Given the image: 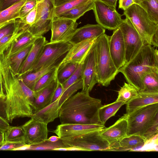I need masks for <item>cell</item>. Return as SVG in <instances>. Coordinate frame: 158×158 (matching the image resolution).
I'll return each mask as SVG.
<instances>
[{"mask_svg":"<svg viewBox=\"0 0 158 158\" xmlns=\"http://www.w3.org/2000/svg\"><path fill=\"white\" fill-rule=\"evenodd\" d=\"M0 70L6 96L5 119L11 123L17 118H31L34 92L24 83L21 76L13 73L5 56L0 58Z\"/></svg>","mask_w":158,"mask_h":158,"instance_id":"6da1fadb","label":"cell"},{"mask_svg":"<svg viewBox=\"0 0 158 158\" xmlns=\"http://www.w3.org/2000/svg\"><path fill=\"white\" fill-rule=\"evenodd\" d=\"M102 105L101 100L92 97L89 93L81 91L62 104L58 117L61 124L102 125L98 116L99 109Z\"/></svg>","mask_w":158,"mask_h":158,"instance_id":"7a4b0ae2","label":"cell"},{"mask_svg":"<svg viewBox=\"0 0 158 158\" xmlns=\"http://www.w3.org/2000/svg\"><path fill=\"white\" fill-rule=\"evenodd\" d=\"M128 83L140 92L144 89L143 77L147 74L158 71V52L157 48L145 44L136 55L119 69Z\"/></svg>","mask_w":158,"mask_h":158,"instance_id":"3957f363","label":"cell"},{"mask_svg":"<svg viewBox=\"0 0 158 158\" xmlns=\"http://www.w3.org/2000/svg\"><path fill=\"white\" fill-rule=\"evenodd\" d=\"M127 114V136L139 135L145 140L146 144L158 137V103L141 107Z\"/></svg>","mask_w":158,"mask_h":158,"instance_id":"277c9868","label":"cell"},{"mask_svg":"<svg viewBox=\"0 0 158 158\" xmlns=\"http://www.w3.org/2000/svg\"><path fill=\"white\" fill-rule=\"evenodd\" d=\"M109 36L104 33L98 38L94 43L98 83L108 86L119 73L110 54Z\"/></svg>","mask_w":158,"mask_h":158,"instance_id":"5b68a950","label":"cell"},{"mask_svg":"<svg viewBox=\"0 0 158 158\" xmlns=\"http://www.w3.org/2000/svg\"><path fill=\"white\" fill-rule=\"evenodd\" d=\"M123 15L129 19L146 43L152 45L153 37L158 31V24L150 19L145 10L135 3L124 10Z\"/></svg>","mask_w":158,"mask_h":158,"instance_id":"8992f818","label":"cell"},{"mask_svg":"<svg viewBox=\"0 0 158 158\" xmlns=\"http://www.w3.org/2000/svg\"><path fill=\"white\" fill-rule=\"evenodd\" d=\"M100 130L61 139L66 147H75L82 151H108L110 145L100 134Z\"/></svg>","mask_w":158,"mask_h":158,"instance_id":"52a82bcc","label":"cell"},{"mask_svg":"<svg viewBox=\"0 0 158 158\" xmlns=\"http://www.w3.org/2000/svg\"><path fill=\"white\" fill-rule=\"evenodd\" d=\"M118 28L123 39L126 63L136 55L146 43L127 17L123 19Z\"/></svg>","mask_w":158,"mask_h":158,"instance_id":"ba28073f","label":"cell"},{"mask_svg":"<svg viewBox=\"0 0 158 158\" xmlns=\"http://www.w3.org/2000/svg\"><path fill=\"white\" fill-rule=\"evenodd\" d=\"M92 10L96 22L105 29L114 30L123 20L115 8L99 1L94 0Z\"/></svg>","mask_w":158,"mask_h":158,"instance_id":"9c48e42d","label":"cell"},{"mask_svg":"<svg viewBox=\"0 0 158 158\" xmlns=\"http://www.w3.org/2000/svg\"><path fill=\"white\" fill-rule=\"evenodd\" d=\"M72 45L69 42H48L37 60L28 72L38 70L55 61L66 54Z\"/></svg>","mask_w":158,"mask_h":158,"instance_id":"30bf717a","label":"cell"},{"mask_svg":"<svg viewBox=\"0 0 158 158\" xmlns=\"http://www.w3.org/2000/svg\"><path fill=\"white\" fill-rule=\"evenodd\" d=\"M78 24L72 20L53 18L51 30V43L69 42L77 29Z\"/></svg>","mask_w":158,"mask_h":158,"instance_id":"8fae6325","label":"cell"},{"mask_svg":"<svg viewBox=\"0 0 158 158\" xmlns=\"http://www.w3.org/2000/svg\"><path fill=\"white\" fill-rule=\"evenodd\" d=\"M47 124L31 117L22 125L26 145H34L42 143L48 139Z\"/></svg>","mask_w":158,"mask_h":158,"instance_id":"7c38bea8","label":"cell"},{"mask_svg":"<svg viewBox=\"0 0 158 158\" xmlns=\"http://www.w3.org/2000/svg\"><path fill=\"white\" fill-rule=\"evenodd\" d=\"M82 79V91L89 93L94 85L98 83L96 62L94 44L86 55L84 62Z\"/></svg>","mask_w":158,"mask_h":158,"instance_id":"4fadbf2b","label":"cell"},{"mask_svg":"<svg viewBox=\"0 0 158 158\" xmlns=\"http://www.w3.org/2000/svg\"><path fill=\"white\" fill-rule=\"evenodd\" d=\"M54 7L53 0H44L37 4L36 21L33 24L36 31L46 32L51 30Z\"/></svg>","mask_w":158,"mask_h":158,"instance_id":"5bb4252c","label":"cell"},{"mask_svg":"<svg viewBox=\"0 0 158 158\" xmlns=\"http://www.w3.org/2000/svg\"><path fill=\"white\" fill-rule=\"evenodd\" d=\"M109 49L116 68L118 69L126 64L125 48L121 31L119 28L114 30L109 37Z\"/></svg>","mask_w":158,"mask_h":158,"instance_id":"9a60e30c","label":"cell"},{"mask_svg":"<svg viewBox=\"0 0 158 158\" xmlns=\"http://www.w3.org/2000/svg\"><path fill=\"white\" fill-rule=\"evenodd\" d=\"M104 125L82 124H61L53 131L60 139L73 137L93 131L101 130Z\"/></svg>","mask_w":158,"mask_h":158,"instance_id":"2e32d148","label":"cell"},{"mask_svg":"<svg viewBox=\"0 0 158 158\" xmlns=\"http://www.w3.org/2000/svg\"><path fill=\"white\" fill-rule=\"evenodd\" d=\"M127 114H125L113 125L101 129L100 134L110 146L127 136Z\"/></svg>","mask_w":158,"mask_h":158,"instance_id":"e0dca14e","label":"cell"},{"mask_svg":"<svg viewBox=\"0 0 158 158\" xmlns=\"http://www.w3.org/2000/svg\"><path fill=\"white\" fill-rule=\"evenodd\" d=\"M97 39L88 40L73 44L60 64L69 62L80 63L85 58Z\"/></svg>","mask_w":158,"mask_h":158,"instance_id":"ac0fdd59","label":"cell"},{"mask_svg":"<svg viewBox=\"0 0 158 158\" xmlns=\"http://www.w3.org/2000/svg\"><path fill=\"white\" fill-rule=\"evenodd\" d=\"M48 42L43 36L36 39L20 69L19 75L21 76L30 70L37 60L45 45Z\"/></svg>","mask_w":158,"mask_h":158,"instance_id":"d6986e66","label":"cell"},{"mask_svg":"<svg viewBox=\"0 0 158 158\" xmlns=\"http://www.w3.org/2000/svg\"><path fill=\"white\" fill-rule=\"evenodd\" d=\"M105 32V29L98 24H87L77 28L69 42L73 45L85 40L97 39Z\"/></svg>","mask_w":158,"mask_h":158,"instance_id":"ffe728a7","label":"cell"},{"mask_svg":"<svg viewBox=\"0 0 158 158\" xmlns=\"http://www.w3.org/2000/svg\"><path fill=\"white\" fill-rule=\"evenodd\" d=\"M57 84L56 79L47 86L34 92L32 106L34 113L43 109L50 104Z\"/></svg>","mask_w":158,"mask_h":158,"instance_id":"44dd1931","label":"cell"},{"mask_svg":"<svg viewBox=\"0 0 158 158\" xmlns=\"http://www.w3.org/2000/svg\"><path fill=\"white\" fill-rule=\"evenodd\" d=\"M145 140L138 135L127 136L110 147L108 151L135 150L146 144Z\"/></svg>","mask_w":158,"mask_h":158,"instance_id":"7402d4cb","label":"cell"},{"mask_svg":"<svg viewBox=\"0 0 158 158\" xmlns=\"http://www.w3.org/2000/svg\"><path fill=\"white\" fill-rule=\"evenodd\" d=\"M66 55L38 70L28 72L23 74L21 76L23 82L27 87L33 90L37 81L46 73L58 67Z\"/></svg>","mask_w":158,"mask_h":158,"instance_id":"603a6c76","label":"cell"},{"mask_svg":"<svg viewBox=\"0 0 158 158\" xmlns=\"http://www.w3.org/2000/svg\"><path fill=\"white\" fill-rule=\"evenodd\" d=\"M158 103V93H147L140 92L139 95L126 104V114H128L141 107Z\"/></svg>","mask_w":158,"mask_h":158,"instance_id":"cb8c5ba5","label":"cell"},{"mask_svg":"<svg viewBox=\"0 0 158 158\" xmlns=\"http://www.w3.org/2000/svg\"><path fill=\"white\" fill-rule=\"evenodd\" d=\"M59 98L43 109L33 113L31 117L44 123L52 122L59 117Z\"/></svg>","mask_w":158,"mask_h":158,"instance_id":"d4e9b609","label":"cell"},{"mask_svg":"<svg viewBox=\"0 0 158 158\" xmlns=\"http://www.w3.org/2000/svg\"><path fill=\"white\" fill-rule=\"evenodd\" d=\"M38 37L34 36L27 30L24 31L5 50L8 55L14 54L33 43Z\"/></svg>","mask_w":158,"mask_h":158,"instance_id":"484cf974","label":"cell"},{"mask_svg":"<svg viewBox=\"0 0 158 158\" xmlns=\"http://www.w3.org/2000/svg\"><path fill=\"white\" fill-rule=\"evenodd\" d=\"M94 2V0H89L54 17L70 19L76 21L86 12L92 10Z\"/></svg>","mask_w":158,"mask_h":158,"instance_id":"4316f807","label":"cell"},{"mask_svg":"<svg viewBox=\"0 0 158 158\" xmlns=\"http://www.w3.org/2000/svg\"><path fill=\"white\" fill-rule=\"evenodd\" d=\"M33 44L14 54L10 55H8L6 54L10 66L15 74H18L20 69L30 50Z\"/></svg>","mask_w":158,"mask_h":158,"instance_id":"83f0119b","label":"cell"},{"mask_svg":"<svg viewBox=\"0 0 158 158\" xmlns=\"http://www.w3.org/2000/svg\"><path fill=\"white\" fill-rule=\"evenodd\" d=\"M26 0L22 1L0 12V26L19 18V11Z\"/></svg>","mask_w":158,"mask_h":158,"instance_id":"f1b7e54d","label":"cell"},{"mask_svg":"<svg viewBox=\"0 0 158 158\" xmlns=\"http://www.w3.org/2000/svg\"><path fill=\"white\" fill-rule=\"evenodd\" d=\"M125 104L115 101L110 104L102 105L99 109L98 116L99 120L103 125L110 117L114 116L120 108Z\"/></svg>","mask_w":158,"mask_h":158,"instance_id":"f546056e","label":"cell"},{"mask_svg":"<svg viewBox=\"0 0 158 158\" xmlns=\"http://www.w3.org/2000/svg\"><path fill=\"white\" fill-rule=\"evenodd\" d=\"M140 91L135 87L129 83L125 82L118 91L117 101L126 104L130 101L138 96Z\"/></svg>","mask_w":158,"mask_h":158,"instance_id":"4dcf8cb0","label":"cell"},{"mask_svg":"<svg viewBox=\"0 0 158 158\" xmlns=\"http://www.w3.org/2000/svg\"><path fill=\"white\" fill-rule=\"evenodd\" d=\"M79 63L69 62L60 64L57 68V81L61 84L65 82L74 72Z\"/></svg>","mask_w":158,"mask_h":158,"instance_id":"1f68e13d","label":"cell"},{"mask_svg":"<svg viewBox=\"0 0 158 158\" xmlns=\"http://www.w3.org/2000/svg\"><path fill=\"white\" fill-rule=\"evenodd\" d=\"M143 90L141 92L147 93H158V71L146 74L143 77Z\"/></svg>","mask_w":158,"mask_h":158,"instance_id":"d6a6232c","label":"cell"},{"mask_svg":"<svg viewBox=\"0 0 158 158\" xmlns=\"http://www.w3.org/2000/svg\"><path fill=\"white\" fill-rule=\"evenodd\" d=\"M24 131L22 125L15 127L10 126L4 131V142H24Z\"/></svg>","mask_w":158,"mask_h":158,"instance_id":"836d02e7","label":"cell"},{"mask_svg":"<svg viewBox=\"0 0 158 158\" xmlns=\"http://www.w3.org/2000/svg\"><path fill=\"white\" fill-rule=\"evenodd\" d=\"M66 147L62 142V140L60 139L55 142H52L47 140L45 142L37 144L34 145H25L20 148L22 150H51L59 148Z\"/></svg>","mask_w":158,"mask_h":158,"instance_id":"e575fe53","label":"cell"},{"mask_svg":"<svg viewBox=\"0 0 158 158\" xmlns=\"http://www.w3.org/2000/svg\"><path fill=\"white\" fill-rule=\"evenodd\" d=\"M146 12L150 19L158 24V1L149 0L143 2L139 4Z\"/></svg>","mask_w":158,"mask_h":158,"instance_id":"d590c367","label":"cell"},{"mask_svg":"<svg viewBox=\"0 0 158 158\" xmlns=\"http://www.w3.org/2000/svg\"><path fill=\"white\" fill-rule=\"evenodd\" d=\"M58 67L49 71L40 78L35 83L33 90L34 92L38 91L47 86L56 79Z\"/></svg>","mask_w":158,"mask_h":158,"instance_id":"8d00e7d4","label":"cell"},{"mask_svg":"<svg viewBox=\"0 0 158 158\" xmlns=\"http://www.w3.org/2000/svg\"><path fill=\"white\" fill-rule=\"evenodd\" d=\"M82 87L83 83L81 79L72 84L62 92L59 98V108L66 100L72 96L77 91L82 89Z\"/></svg>","mask_w":158,"mask_h":158,"instance_id":"74e56055","label":"cell"},{"mask_svg":"<svg viewBox=\"0 0 158 158\" xmlns=\"http://www.w3.org/2000/svg\"><path fill=\"white\" fill-rule=\"evenodd\" d=\"M88 0H71L61 5L54 7L53 10V18Z\"/></svg>","mask_w":158,"mask_h":158,"instance_id":"f35d334b","label":"cell"},{"mask_svg":"<svg viewBox=\"0 0 158 158\" xmlns=\"http://www.w3.org/2000/svg\"><path fill=\"white\" fill-rule=\"evenodd\" d=\"M37 15L36 5L23 17L19 18V27L28 30L35 22Z\"/></svg>","mask_w":158,"mask_h":158,"instance_id":"ab89813d","label":"cell"},{"mask_svg":"<svg viewBox=\"0 0 158 158\" xmlns=\"http://www.w3.org/2000/svg\"><path fill=\"white\" fill-rule=\"evenodd\" d=\"M85 58L79 64L76 69L71 76L62 84L63 88L62 92L72 84L82 79L83 65Z\"/></svg>","mask_w":158,"mask_h":158,"instance_id":"60d3db41","label":"cell"},{"mask_svg":"<svg viewBox=\"0 0 158 158\" xmlns=\"http://www.w3.org/2000/svg\"><path fill=\"white\" fill-rule=\"evenodd\" d=\"M18 20H14L0 26V40L5 36L14 33L18 27Z\"/></svg>","mask_w":158,"mask_h":158,"instance_id":"b9f144b4","label":"cell"},{"mask_svg":"<svg viewBox=\"0 0 158 158\" xmlns=\"http://www.w3.org/2000/svg\"><path fill=\"white\" fill-rule=\"evenodd\" d=\"M27 30L19 28L13 34L7 35L0 40V52L6 50L22 33Z\"/></svg>","mask_w":158,"mask_h":158,"instance_id":"7bdbcfd3","label":"cell"},{"mask_svg":"<svg viewBox=\"0 0 158 158\" xmlns=\"http://www.w3.org/2000/svg\"><path fill=\"white\" fill-rule=\"evenodd\" d=\"M44 0H26L20 10L19 18L23 17L33 9L38 3Z\"/></svg>","mask_w":158,"mask_h":158,"instance_id":"ee69618b","label":"cell"},{"mask_svg":"<svg viewBox=\"0 0 158 158\" xmlns=\"http://www.w3.org/2000/svg\"><path fill=\"white\" fill-rule=\"evenodd\" d=\"M24 142H4L0 146V150H17L25 145Z\"/></svg>","mask_w":158,"mask_h":158,"instance_id":"f6af8a7d","label":"cell"},{"mask_svg":"<svg viewBox=\"0 0 158 158\" xmlns=\"http://www.w3.org/2000/svg\"><path fill=\"white\" fill-rule=\"evenodd\" d=\"M22 0H0V12Z\"/></svg>","mask_w":158,"mask_h":158,"instance_id":"bcb514c9","label":"cell"},{"mask_svg":"<svg viewBox=\"0 0 158 158\" xmlns=\"http://www.w3.org/2000/svg\"><path fill=\"white\" fill-rule=\"evenodd\" d=\"M63 91L62 85L57 81V86L53 93L50 104L56 101L59 98Z\"/></svg>","mask_w":158,"mask_h":158,"instance_id":"7dc6e473","label":"cell"},{"mask_svg":"<svg viewBox=\"0 0 158 158\" xmlns=\"http://www.w3.org/2000/svg\"><path fill=\"white\" fill-rule=\"evenodd\" d=\"M134 4L133 0H119V8L125 10Z\"/></svg>","mask_w":158,"mask_h":158,"instance_id":"c3c4849f","label":"cell"},{"mask_svg":"<svg viewBox=\"0 0 158 158\" xmlns=\"http://www.w3.org/2000/svg\"><path fill=\"white\" fill-rule=\"evenodd\" d=\"M10 126L9 122L5 118L0 116V129L5 131Z\"/></svg>","mask_w":158,"mask_h":158,"instance_id":"681fc988","label":"cell"},{"mask_svg":"<svg viewBox=\"0 0 158 158\" xmlns=\"http://www.w3.org/2000/svg\"><path fill=\"white\" fill-rule=\"evenodd\" d=\"M5 97L2 83V74L0 70V100H4L5 98Z\"/></svg>","mask_w":158,"mask_h":158,"instance_id":"f907efd6","label":"cell"},{"mask_svg":"<svg viewBox=\"0 0 158 158\" xmlns=\"http://www.w3.org/2000/svg\"><path fill=\"white\" fill-rule=\"evenodd\" d=\"M116 8L118 0H97Z\"/></svg>","mask_w":158,"mask_h":158,"instance_id":"816d5d0a","label":"cell"},{"mask_svg":"<svg viewBox=\"0 0 158 158\" xmlns=\"http://www.w3.org/2000/svg\"><path fill=\"white\" fill-rule=\"evenodd\" d=\"M71 0H53L54 7L61 5Z\"/></svg>","mask_w":158,"mask_h":158,"instance_id":"f5cc1de1","label":"cell"},{"mask_svg":"<svg viewBox=\"0 0 158 158\" xmlns=\"http://www.w3.org/2000/svg\"><path fill=\"white\" fill-rule=\"evenodd\" d=\"M4 131L0 129V144H2L4 142Z\"/></svg>","mask_w":158,"mask_h":158,"instance_id":"db71d44e","label":"cell"},{"mask_svg":"<svg viewBox=\"0 0 158 158\" xmlns=\"http://www.w3.org/2000/svg\"><path fill=\"white\" fill-rule=\"evenodd\" d=\"M60 139L58 136H52L48 139L47 140L50 142H55L58 140Z\"/></svg>","mask_w":158,"mask_h":158,"instance_id":"11a10c76","label":"cell"},{"mask_svg":"<svg viewBox=\"0 0 158 158\" xmlns=\"http://www.w3.org/2000/svg\"><path fill=\"white\" fill-rule=\"evenodd\" d=\"M135 4H139L140 3L145 1H149V0H133Z\"/></svg>","mask_w":158,"mask_h":158,"instance_id":"9f6ffc18","label":"cell"},{"mask_svg":"<svg viewBox=\"0 0 158 158\" xmlns=\"http://www.w3.org/2000/svg\"><path fill=\"white\" fill-rule=\"evenodd\" d=\"M2 144H0V146Z\"/></svg>","mask_w":158,"mask_h":158,"instance_id":"6f0895ef","label":"cell"},{"mask_svg":"<svg viewBox=\"0 0 158 158\" xmlns=\"http://www.w3.org/2000/svg\"><path fill=\"white\" fill-rule=\"evenodd\" d=\"M157 0V1H158V0Z\"/></svg>","mask_w":158,"mask_h":158,"instance_id":"680465c9","label":"cell"}]
</instances>
